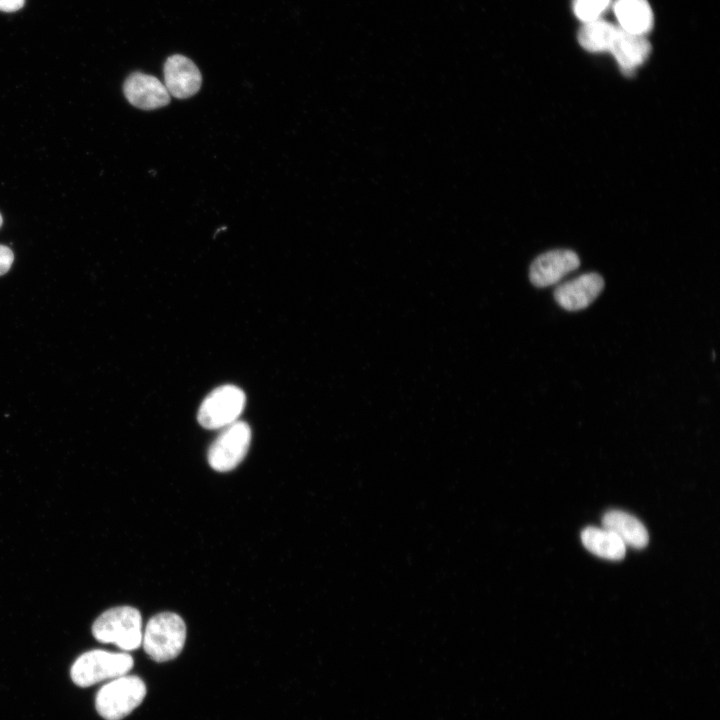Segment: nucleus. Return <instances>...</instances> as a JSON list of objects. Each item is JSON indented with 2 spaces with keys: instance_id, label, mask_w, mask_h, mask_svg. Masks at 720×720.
Instances as JSON below:
<instances>
[{
  "instance_id": "1",
  "label": "nucleus",
  "mask_w": 720,
  "mask_h": 720,
  "mask_svg": "<svg viewBox=\"0 0 720 720\" xmlns=\"http://www.w3.org/2000/svg\"><path fill=\"white\" fill-rule=\"evenodd\" d=\"M92 634L102 643H113L125 651L142 644V617L131 606H118L104 611L93 623Z\"/></svg>"
},
{
  "instance_id": "2",
  "label": "nucleus",
  "mask_w": 720,
  "mask_h": 720,
  "mask_svg": "<svg viewBox=\"0 0 720 720\" xmlns=\"http://www.w3.org/2000/svg\"><path fill=\"white\" fill-rule=\"evenodd\" d=\"M186 625L173 612H162L149 619L142 636V645L148 656L156 662L176 658L183 649Z\"/></svg>"
},
{
  "instance_id": "3",
  "label": "nucleus",
  "mask_w": 720,
  "mask_h": 720,
  "mask_svg": "<svg viewBox=\"0 0 720 720\" xmlns=\"http://www.w3.org/2000/svg\"><path fill=\"white\" fill-rule=\"evenodd\" d=\"M133 658L125 652L93 649L81 654L72 664V681L88 687L104 680L126 675L133 667Z\"/></svg>"
},
{
  "instance_id": "4",
  "label": "nucleus",
  "mask_w": 720,
  "mask_h": 720,
  "mask_svg": "<svg viewBox=\"0 0 720 720\" xmlns=\"http://www.w3.org/2000/svg\"><path fill=\"white\" fill-rule=\"evenodd\" d=\"M146 686L134 675H123L102 686L96 694L95 706L106 720H121L143 701Z\"/></svg>"
},
{
  "instance_id": "5",
  "label": "nucleus",
  "mask_w": 720,
  "mask_h": 720,
  "mask_svg": "<svg viewBox=\"0 0 720 720\" xmlns=\"http://www.w3.org/2000/svg\"><path fill=\"white\" fill-rule=\"evenodd\" d=\"M251 442V429L243 421L222 428L208 450L209 465L218 472L236 468L246 456Z\"/></svg>"
},
{
  "instance_id": "6",
  "label": "nucleus",
  "mask_w": 720,
  "mask_h": 720,
  "mask_svg": "<svg viewBox=\"0 0 720 720\" xmlns=\"http://www.w3.org/2000/svg\"><path fill=\"white\" fill-rule=\"evenodd\" d=\"M246 403L244 392L234 385L214 389L201 403L197 419L206 429H220L235 421Z\"/></svg>"
},
{
  "instance_id": "7",
  "label": "nucleus",
  "mask_w": 720,
  "mask_h": 720,
  "mask_svg": "<svg viewBox=\"0 0 720 720\" xmlns=\"http://www.w3.org/2000/svg\"><path fill=\"white\" fill-rule=\"evenodd\" d=\"M580 265L578 255L568 249H556L539 255L531 264L529 278L536 287H548L558 283L563 277L576 270Z\"/></svg>"
},
{
  "instance_id": "8",
  "label": "nucleus",
  "mask_w": 720,
  "mask_h": 720,
  "mask_svg": "<svg viewBox=\"0 0 720 720\" xmlns=\"http://www.w3.org/2000/svg\"><path fill=\"white\" fill-rule=\"evenodd\" d=\"M604 285V279L598 273H585L558 285L554 290V299L564 310L580 311L592 304Z\"/></svg>"
},
{
  "instance_id": "9",
  "label": "nucleus",
  "mask_w": 720,
  "mask_h": 720,
  "mask_svg": "<svg viewBox=\"0 0 720 720\" xmlns=\"http://www.w3.org/2000/svg\"><path fill=\"white\" fill-rule=\"evenodd\" d=\"M164 85L170 96L186 99L195 95L202 83L197 66L186 56L175 54L164 63Z\"/></svg>"
},
{
  "instance_id": "10",
  "label": "nucleus",
  "mask_w": 720,
  "mask_h": 720,
  "mask_svg": "<svg viewBox=\"0 0 720 720\" xmlns=\"http://www.w3.org/2000/svg\"><path fill=\"white\" fill-rule=\"evenodd\" d=\"M123 92L130 104L142 110L158 109L170 102V94L164 83L142 72H134L127 77Z\"/></svg>"
},
{
  "instance_id": "11",
  "label": "nucleus",
  "mask_w": 720,
  "mask_h": 720,
  "mask_svg": "<svg viewBox=\"0 0 720 720\" xmlns=\"http://www.w3.org/2000/svg\"><path fill=\"white\" fill-rule=\"evenodd\" d=\"M651 45L645 35L627 32L617 26L609 52L625 75L632 73L648 58Z\"/></svg>"
},
{
  "instance_id": "12",
  "label": "nucleus",
  "mask_w": 720,
  "mask_h": 720,
  "mask_svg": "<svg viewBox=\"0 0 720 720\" xmlns=\"http://www.w3.org/2000/svg\"><path fill=\"white\" fill-rule=\"evenodd\" d=\"M602 526L616 534L626 546L641 549L648 544L649 536L645 526L627 512L620 510L606 512L602 517Z\"/></svg>"
},
{
  "instance_id": "13",
  "label": "nucleus",
  "mask_w": 720,
  "mask_h": 720,
  "mask_svg": "<svg viewBox=\"0 0 720 720\" xmlns=\"http://www.w3.org/2000/svg\"><path fill=\"white\" fill-rule=\"evenodd\" d=\"M613 9L618 27L627 32L645 35L653 26V12L647 0H616Z\"/></svg>"
},
{
  "instance_id": "14",
  "label": "nucleus",
  "mask_w": 720,
  "mask_h": 720,
  "mask_svg": "<svg viewBox=\"0 0 720 720\" xmlns=\"http://www.w3.org/2000/svg\"><path fill=\"white\" fill-rule=\"evenodd\" d=\"M581 540L587 550L604 559L621 560L626 553L622 540L605 528L587 527L581 533Z\"/></svg>"
},
{
  "instance_id": "15",
  "label": "nucleus",
  "mask_w": 720,
  "mask_h": 720,
  "mask_svg": "<svg viewBox=\"0 0 720 720\" xmlns=\"http://www.w3.org/2000/svg\"><path fill=\"white\" fill-rule=\"evenodd\" d=\"M617 26L599 18L584 22L578 32L579 44L589 52H609Z\"/></svg>"
},
{
  "instance_id": "16",
  "label": "nucleus",
  "mask_w": 720,
  "mask_h": 720,
  "mask_svg": "<svg viewBox=\"0 0 720 720\" xmlns=\"http://www.w3.org/2000/svg\"><path fill=\"white\" fill-rule=\"evenodd\" d=\"M611 0H573V11L583 23L601 18Z\"/></svg>"
},
{
  "instance_id": "17",
  "label": "nucleus",
  "mask_w": 720,
  "mask_h": 720,
  "mask_svg": "<svg viewBox=\"0 0 720 720\" xmlns=\"http://www.w3.org/2000/svg\"><path fill=\"white\" fill-rule=\"evenodd\" d=\"M13 261L14 254L12 250L5 245H0V276L9 271Z\"/></svg>"
},
{
  "instance_id": "18",
  "label": "nucleus",
  "mask_w": 720,
  "mask_h": 720,
  "mask_svg": "<svg viewBox=\"0 0 720 720\" xmlns=\"http://www.w3.org/2000/svg\"><path fill=\"white\" fill-rule=\"evenodd\" d=\"M25 0H0V11L14 12L23 7Z\"/></svg>"
},
{
  "instance_id": "19",
  "label": "nucleus",
  "mask_w": 720,
  "mask_h": 720,
  "mask_svg": "<svg viewBox=\"0 0 720 720\" xmlns=\"http://www.w3.org/2000/svg\"><path fill=\"white\" fill-rule=\"evenodd\" d=\"M2 223H3V219H2V216H1V214H0V227L2 226Z\"/></svg>"
}]
</instances>
